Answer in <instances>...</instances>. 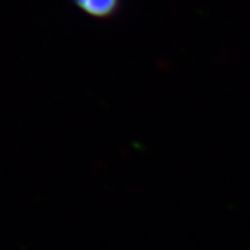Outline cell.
Returning a JSON list of instances; mask_svg holds the SVG:
<instances>
[{"instance_id":"1","label":"cell","mask_w":250,"mask_h":250,"mask_svg":"<svg viewBox=\"0 0 250 250\" xmlns=\"http://www.w3.org/2000/svg\"><path fill=\"white\" fill-rule=\"evenodd\" d=\"M73 4L90 18L108 20L118 12L122 0H73Z\"/></svg>"}]
</instances>
